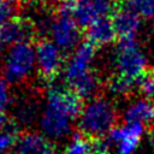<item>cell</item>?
Returning a JSON list of instances; mask_svg holds the SVG:
<instances>
[{
	"label": "cell",
	"mask_w": 154,
	"mask_h": 154,
	"mask_svg": "<svg viewBox=\"0 0 154 154\" xmlns=\"http://www.w3.org/2000/svg\"><path fill=\"white\" fill-rule=\"evenodd\" d=\"M12 154H55L53 142L38 132H23L19 135Z\"/></svg>",
	"instance_id": "8fae6325"
},
{
	"label": "cell",
	"mask_w": 154,
	"mask_h": 154,
	"mask_svg": "<svg viewBox=\"0 0 154 154\" xmlns=\"http://www.w3.org/2000/svg\"><path fill=\"white\" fill-rule=\"evenodd\" d=\"M152 48L154 51V34H153V41H152Z\"/></svg>",
	"instance_id": "484cf974"
},
{
	"label": "cell",
	"mask_w": 154,
	"mask_h": 154,
	"mask_svg": "<svg viewBox=\"0 0 154 154\" xmlns=\"http://www.w3.org/2000/svg\"><path fill=\"white\" fill-rule=\"evenodd\" d=\"M83 109L82 97L66 84H51L40 128L49 140H61L71 134L72 124Z\"/></svg>",
	"instance_id": "6da1fadb"
},
{
	"label": "cell",
	"mask_w": 154,
	"mask_h": 154,
	"mask_svg": "<svg viewBox=\"0 0 154 154\" xmlns=\"http://www.w3.org/2000/svg\"><path fill=\"white\" fill-rule=\"evenodd\" d=\"M143 132L144 125L140 123H125L122 126H116L107 135V141L109 144L116 146L119 154H134Z\"/></svg>",
	"instance_id": "9c48e42d"
},
{
	"label": "cell",
	"mask_w": 154,
	"mask_h": 154,
	"mask_svg": "<svg viewBox=\"0 0 154 154\" xmlns=\"http://www.w3.org/2000/svg\"><path fill=\"white\" fill-rule=\"evenodd\" d=\"M49 34L53 42L61 49V52H70L76 49L81 43V37L83 35L78 24L72 17L57 16V18L51 23Z\"/></svg>",
	"instance_id": "8992f818"
},
{
	"label": "cell",
	"mask_w": 154,
	"mask_h": 154,
	"mask_svg": "<svg viewBox=\"0 0 154 154\" xmlns=\"http://www.w3.org/2000/svg\"><path fill=\"white\" fill-rule=\"evenodd\" d=\"M109 17L119 40L135 38L141 25L140 14L130 7L126 0H116L113 12Z\"/></svg>",
	"instance_id": "ba28073f"
},
{
	"label": "cell",
	"mask_w": 154,
	"mask_h": 154,
	"mask_svg": "<svg viewBox=\"0 0 154 154\" xmlns=\"http://www.w3.org/2000/svg\"><path fill=\"white\" fill-rule=\"evenodd\" d=\"M38 29L35 23L24 17H14L0 28V40L5 46L19 42H31L36 38Z\"/></svg>",
	"instance_id": "30bf717a"
},
{
	"label": "cell",
	"mask_w": 154,
	"mask_h": 154,
	"mask_svg": "<svg viewBox=\"0 0 154 154\" xmlns=\"http://www.w3.org/2000/svg\"><path fill=\"white\" fill-rule=\"evenodd\" d=\"M130 7L140 16L154 20V0H126Z\"/></svg>",
	"instance_id": "d6986e66"
},
{
	"label": "cell",
	"mask_w": 154,
	"mask_h": 154,
	"mask_svg": "<svg viewBox=\"0 0 154 154\" xmlns=\"http://www.w3.org/2000/svg\"><path fill=\"white\" fill-rule=\"evenodd\" d=\"M11 102V95L10 89L7 85V81L0 76V109H4L10 105Z\"/></svg>",
	"instance_id": "44dd1931"
},
{
	"label": "cell",
	"mask_w": 154,
	"mask_h": 154,
	"mask_svg": "<svg viewBox=\"0 0 154 154\" xmlns=\"http://www.w3.org/2000/svg\"><path fill=\"white\" fill-rule=\"evenodd\" d=\"M5 47H6V46H5V45L2 43V41L0 40V57H1V54L4 53V49H5Z\"/></svg>",
	"instance_id": "cb8c5ba5"
},
{
	"label": "cell",
	"mask_w": 154,
	"mask_h": 154,
	"mask_svg": "<svg viewBox=\"0 0 154 154\" xmlns=\"http://www.w3.org/2000/svg\"><path fill=\"white\" fill-rule=\"evenodd\" d=\"M117 118L114 105L108 99L97 95L83 106L78 118V129L90 138H102L117 126Z\"/></svg>",
	"instance_id": "7a4b0ae2"
},
{
	"label": "cell",
	"mask_w": 154,
	"mask_h": 154,
	"mask_svg": "<svg viewBox=\"0 0 154 154\" xmlns=\"http://www.w3.org/2000/svg\"><path fill=\"white\" fill-rule=\"evenodd\" d=\"M20 0H0V28L12 18L17 17Z\"/></svg>",
	"instance_id": "ac0fdd59"
},
{
	"label": "cell",
	"mask_w": 154,
	"mask_h": 154,
	"mask_svg": "<svg viewBox=\"0 0 154 154\" xmlns=\"http://www.w3.org/2000/svg\"><path fill=\"white\" fill-rule=\"evenodd\" d=\"M116 75L140 82L148 72V61L135 38H120L114 54Z\"/></svg>",
	"instance_id": "3957f363"
},
{
	"label": "cell",
	"mask_w": 154,
	"mask_h": 154,
	"mask_svg": "<svg viewBox=\"0 0 154 154\" xmlns=\"http://www.w3.org/2000/svg\"><path fill=\"white\" fill-rule=\"evenodd\" d=\"M138 83L140 82L129 79L126 77H123L119 75H113L107 81V88L112 94L124 96V95L131 94L136 88H138Z\"/></svg>",
	"instance_id": "2e32d148"
},
{
	"label": "cell",
	"mask_w": 154,
	"mask_h": 154,
	"mask_svg": "<svg viewBox=\"0 0 154 154\" xmlns=\"http://www.w3.org/2000/svg\"><path fill=\"white\" fill-rule=\"evenodd\" d=\"M71 17L81 29H87L99 19L91 0H72Z\"/></svg>",
	"instance_id": "5bb4252c"
},
{
	"label": "cell",
	"mask_w": 154,
	"mask_h": 154,
	"mask_svg": "<svg viewBox=\"0 0 154 154\" xmlns=\"http://www.w3.org/2000/svg\"><path fill=\"white\" fill-rule=\"evenodd\" d=\"M36 65L35 49L30 42H19L10 47L4 60V78L18 84L32 73Z\"/></svg>",
	"instance_id": "277c9868"
},
{
	"label": "cell",
	"mask_w": 154,
	"mask_h": 154,
	"mask_svg": "<svg viewBox=\"0 0 154 154\" xmlns=\"http://www.w3.org/2000/svg\"><path fill=\"white\" fill-rule=\"evenodd\" d=\"M65 154H96L95 138H90L82 132H75L69 142Z\"/></svg>",
	"instance_id": "9a60e30c"
},
{
	"label": "cell",
	"mask_w": 154,
	"mask_h": 154,
	"mask_svg": "<svg viewBox=\"0 0 154 154\" xmlns=\"http://www.w3.org/2000/svg\"><path fill=\"white\" fill-rule=\"evenodd\" d=\"M35 55L40 77L48 84L53 83L63 69L64 53L53 41L40 38L35 45Z\"/></svg>",
	"instance_id": "5b68a950"
},
{
	"label": "cell",
	"mask_w": 154,
	"mask_h": 154,
	"mask_svg": "<svg viewBox=\"0 0 154 154\" xmlns=\"http://www.w3.org/2000/svg\"><path fill=\"white\" fill-rule=\"evenodd\" d=\"M97 47L93 43L84 41L72 53L69 61L64 67V78L66 84L72 83L77 78L91 71V64L96 55Z\"/></svg>",
	"instance_id": "52a82bcc"
},
{
	"label": "cell",
	"mask_w": 154,
	"mask_h": 154,
	"mask_svg": "<svg viewBox=\"0 0 154 154\" xmlns=\"http://www.w3.org/2000/svg\"><path fill=\"white\" fill-rule=\"evenodd\" d=\"M19 135L20 134L18 132L16 124H12L6 129L0 130V154L6 153L12 147H14Z\"/></svg>",
	"instance_id": "e0dca14e"
},
{
	"label": "cell",
	"mask_w": 154,
	"mask_h": 154,
	"mask_svg": "<svg viewBox=\"0 0 154 154\" xmlns=\"http://www.w3.org/2000/svg\"><path fill=\"white\" fill-rule=\"evenodd\" d=\"M123 119L125 123H140L142 125L154 124V101L148 99H137L131 102L124 111Z\"/></svg>",
	"instance_id": "4fadbf2b"
},
{
	"label": "cell",
	"mask_w": 154,
	"mask_h": 154,
	"mask_svg": "<svg viewBox=\"0 0 154 154\" xmlns=\"http://www.w3.org/2000/svg\"><path fill=\"white\" fill-rule=\"evenodd\" d=\"M84 36L85 41L93 43L96 47L109 45L114 42V40L118 37L111 17L99 18L96 22H94L90 26L85 29Z\"/></svg>",
	"instance_id": "7c38bea8"
},
{
	"label": "cell",
	"mask_w": 154,
	"mask_h": 154,
	"mask_svg": "<svg viewBox=\"0 0 154 154\" xmlns=\"http://www.w3.org/2000/svg\"><path fill=\"white\" fill-rule=\"evenodd\" d=\"M13 123H12L11 118L6 114V112L4 109H0V130H4V129L8 128Z\"/></svg>",
	"instance_id": "7402d4cb"
},
{
	"label": "cell",
	"mask_w": 154,
	"mask_h": 154,
	"mask_svg": "<svg viewBox=\"0 0 154 154\" xmlns=\"http://www.w3.org/2000/svg\"><path fill=\"white\" fill-rule=\"evenodd\" d=\"M61 1H65V0H48V4H51V5H55V4H58V2H61Z\"/></svg>",
	"instance_id": "d4e9b609"
},
{
	"label": "cell",
	"mask_w": 154,
	"mask_h": 154,
	"mask_svg": "<svg viewBox=\"0 0 154 154\" xmlns=\"http://www.w3.org/2000/svg\"><path fill=\"white\" fill-rule=\"evenodd\" d=\"M149 142H150V146H152V148H153V150H154V130L150 132V136H149Z\"/></svg>",
	"instance_id": "603a6c76"
},
{
	"label": "cell",
	"mask_w": 154,
	"mask_h": 154,
	"mask_svg": "<svg viewBox=\"0 0 154 154\" xmlns=\"http://www.w3.org/2000/svg\"><path fill=\"white\" fill-rule=\"evenodd\" d=\"M138 90L150 101H154V70H148V72L140 79Z\"/></svg>",
	"instance_id": "ffe728a7"
}]
</instances>
